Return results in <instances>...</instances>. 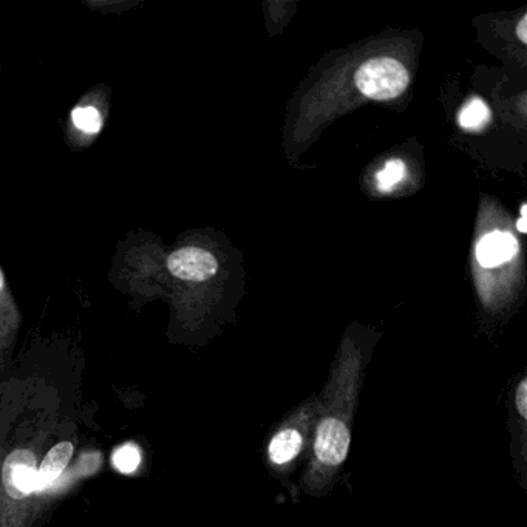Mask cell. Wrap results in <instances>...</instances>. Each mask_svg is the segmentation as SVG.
I'll use <instances>...</instances> for the list:
<instances>
[{"label":"cell","instance_id":"13","mask_svg":"<svg viewBox=\"0 0 527 527\" xmlns=\"http://www.w3.org/2000/svg\"><path fill=\"white\" fill-rule=\"evenodd\" d=\"M517 34H518V38H520V41L523 42V44H527V17L526 16H524L523 19H521L520 24H518Z\"/></svg>","mask_w":527,"mask_h":527},{"label":"cell","instance_id":"6","mask_svg":"<svg viewBox=\"0 0 527 527\" xmlns=\"http://www.w3.org/2000/svg\"><path fill=\"white\" fill-rule=\"evenodd\" d=\"M518 252V242L509 232H490L476 246V259L484 268H497L510 262Z\"/></svg>","mask_w":527,"mask_h":527},{"label":"cell","instance_id":"11","mask_svg":"<svg viewBox=\"0 0 527 527\" xmlns=\"http://www.w3.org/2000/svg\"><path fill=\"white\" fill-rule=\"evenodd\" d=\"M72 121L76 129L87 135H96L102 129V116L96 107L79 106L72 112Z\"/></svg>","mask_w":527,"mask_h":527},{"label":"cell","instance_id":"5","mask_svg":"<svg viewBox=\"0 0 527 527\" xmlns=\"http://www.w3.org/2000/svg\"><path fill=\"white\" fill-rule=\"evenodd\" d=\"M167 268L177 279L204 282L217 272L218 263L211 252L201 248H183L170 254Z\"/></svg>","mask_w":527,"mask_h":527},{"label":"cell","instance_id":"15","mask_svg":"<svg viewBox=\"0 0 527 527\" xmlns=\"http://www.w3.org/2000/svg\"><path fill=\"white\" fill-rule=\"evenodd\" d=\"M4 285H5L4 272H2V268H0V291L4 289Z\"/></svg>","mask_w":527,"mask_h":527},{"label":"cell","instance_id":"7","mask_svg":"<svg viewBox=\"0 0 527 527\" xmlns=\"http://www.w3.org/2000/svg\"><path fill=\"white\" fill-rule=\"evenodd\" d=\"M514 419L515 429H512V455H514V466L517 467L521 483H524L526 475V418H527V379L518 382L514 395Z\"/></svg>","mask_w":527,"mask_h":527},{"label":"cell","instance_id":"2","mask_svg":"<svg viewBox=\"0 0 527 527\" xmlns=\"http://www.w3.org/2000/svg\"><path fill=\"white\" fill-rule=\"evenodd\" d=\"M38 453L14 447L0 461V527H27L38 495Z\"/></svg>","mask_w":527,"mask_h":527},{"label":"cell","instance_id":"8","mask_svg":"<svg viewBox=\"0 0 527 527\" xmlns=\"http://www.w3.org/2000/svg\"><path fill=\"white\" fill-rule=\"evenodd\" d=\"M75 453V444L72 441H61L48 450L38 466V495H44L50 487L55 486L67 469Z\"/></svg>","mask_w":527,"mask_h":527},{"label":"cell","instance_id":"12","mask_svg":"<svg viewBox=\"0 0 527 527\" xmlns=\"http://www.w3.org/2000/svg\"><path fill=\"white\" fill-rule=\"evenodd\" d=\"M405 175H407V166H405L404 161L401 160H391L385 164L384 169L379 172L378 177V187L381 191L388 192L391 189H395L396 184L401 183L404 180Z\"/></svg>","mask_w":527,"mask_h":527},{"label":"cell","instance_id":"3","mask_svg":"<svg viewBox=\"0 0 527 527\" xmlns=\"http://www.w3.org/2000/svg\"><path fill=\"white\" fill-rule=\"evenodd\" d=\"M319 404V395L306 399L269 436L266 463L276 475H289L310 455Z\"/></svg>","mask_w":527,"mask_h":527},{"label":"cell","instance_id":"9","mask_svg":"<svg viewBox=\"0 0 527 527\" xmlns=\"http://www.w3.org/2000/svg\"><path fill=\"white\" fill-rule=\"evenodd\" d=\"M489 107L486 106V102L483 99L475 98L466 104L459 113L458 121L459 126L467 130H478L483 129L490 121Z\"/></svg>","mask_w":527,"mask_h":527},{"label":"cell","instance_id":"14","mask_svg":"<svg viewBox=\"0 0 527 527\" xmlns=\"http://www.w3.org/2000/svg\"><path fill=\"white\" fill-rule=\"evenodd\" d=\"M526 223H527L526 217H521L520 220H518L517 228H518V231L521 232V234H526L527 232Z\"/></svg>","mask_w":527,"mask_h":527},{"label":"cell","instance_id":"1","mask_svg":"<svg viewBox=\"0 0 527 527\" xmlns=\"http://www.w3.org/2000/svg\"><path fill=\"white\" fill-rule=\"evenodd\" d=\"M361 388V359L354 353L344 354L319 395L313 442L300 478V490L311 497L327 495L347 463Z\"/></svg>","mask_w":527,"mask_h":527},{"label":"cell","instance_id":"4","mask_svg":"<svg viewBox=\"0 0 527 527\" xmlns=\"http://www.w3.org/2000/svg\"><path fill=\"white\" fill-rule=\"evenodd\" d=\"M408 73L396 59H371L356 72L357 89L374 101H387L401 95L408 85Z\"/></svg>","mask_w":527,"mask_h":527},{"label":"cell","instance_id":"10","mask_svg":"<svg viewBox=\"0 0 527 527\" xmlns=\"http://www.w3.org/2000/svg\"><path fill=\"white\" fill-rule=\"evenodd\" d=\"M143 452L135 442H126L123 446L116 447L112 455V466L123 475H132L141 466Z\"/></svg>","mask_w":527,"mask_h":527}]
</instances>
